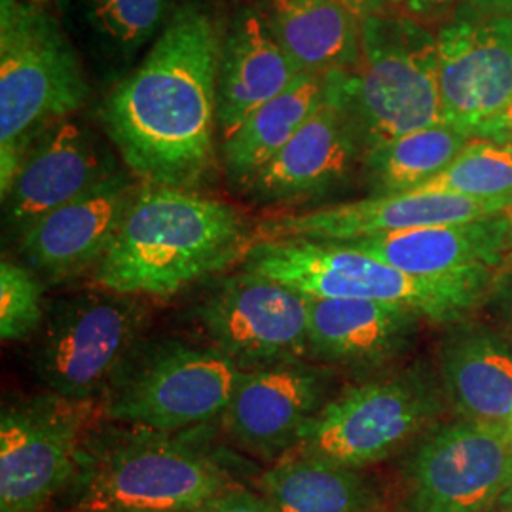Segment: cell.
<instances>
[{
  "instance_id": "6da1fadb",
  "label": "cell",
  "mask_w": 512,
  "mask_h": 512,
  "mask_svg": "<svg viewBox=\"0 0 512 512\" xmlns=\"http://www.w3.org/2000/svg\"><path fill=\"white\" fill-rule=\"evenodd\" d=\"M220 42L211 14L186 2L103 101L101 124L141 183L194 192L211 175Z\"/></svg>"
},
{
  "instance_id": "7a4b0ae2",
  "label": "cell",
  "mask_w": 512,
  "mask_h": 512,
  "mask_svg": "<svg viewBox=\"0 0 512 512\" xmlns=\"http://www.w3.org/2000/svg\"><path fill=\"white\" fill-rule=\"evenodd\" d=\"M256 226L230 203L143 184L95 283L137 298H171L226 272L255 245Z\"/></svg>"
},
{
  "instance_id": "3957f363",
  "label": "cell",
  "mask_w": 512,
  "mask_h": 512,
  "mask_svg": "<svg viewBox=\"0 0 512 512\" xmlns=\"http://www.w3.org/2000/svg\"><path fill=\"white\" fill-rule=\"evenodd\" d=\"M230 486L222 465L183 435L109 421L90 427L69 488L78 512H192Z\"/></svg>"
},
{
  "instance_id": "277c9868",
  "label": "cell",
  "mask_w": 512,
  "mask_h": 512,
  "mask_svg": "<svg viewBox=\"0 0 512 512\" xmlns=\"http://www.w3.org/2000/svg\"><path fill=\"white\" fill-rule=\"evenodd\" d=\"M325 99L348 118L363 150L442 122L437 33L397 12L361 21L359 59L325 74Z\"/></svg>"
},
{
  "instance_id": "5b68a950",
  "label": "cell",
  "mask_w": 512,
  "mask_h": 512,
  "mask_svg": "<svg viewBox=\"0 0 512 512\" xmlns=\"http://www.w3.org/2000/svg\"><path fill=\"white\" fill-rule=\"evenodd\" d=\"M88 82L59 21L29 0H0V192L38 137L84 107Z\"/></svg>"
},
{
  "instance_id": "8992f818",
  "label": "cell",
  "mask_w": 512,
  "mask_h": 512,
  "mask_svg": "<svg viewBox=\"0 0 512 512\" xmlns=\"http://www.w3.org/2000/svg\"><path fill=\"white\" fill-rule=\"evenodd\" d=\"M247 272L272 277L310 298H348L399 304L429 321L458 323L480 306L494 279L488 268L446 279L404 274L344 243L258 239L241 260Z\"/></svg>"
},
{
  "instance_id": "52a82bcc",
  "label": "cell",
  "mask_w": 512,
  "mask_h": 512,
  "mask_svg": "<svg viewBox=\"0 0 512 512\" xmlns=\"http://www.w3.org/2000/svg\"><path fill=\"white\" fill-rule=\"evenodd\" d=\"M245 372L213 346L141 342L101 395L99 412L112 423L181 433L220 418Z\"/></svg>"
},
{
  "instance_id": "ba28073f",
  "label": "cell",
  "mask_w": 512,
  "mask_h": 512,
  "mask_svg": "<svg viewBox=\"0 0 512 512\" xmlns=\"http://www.w3.org/2000/svg\"><path fill=\"white\" fill-rule=\"evenodd\" d=\"M444 399L439 374L425 365L353 385L319 410L293 454L365 469L427 431Z\"/></svg>"
},
{
  "instance_id": "9c48e42d",
  "label": "cell",
  "mask_w": 512,
  "mask_h": 512,
  "mask_svg": "<svg viewBox=\"0 0 512 512\" xmlns=\"http://www.w3.org/2000/svg\"><path fill=\"white\" fill-rule=\"evenodd\" d=\"M147 310L137 296L76 294L46 311L35 368L65 399L99 401L112 378L143 342Z\"/></svg>"
},
{
  "instance_id": "30bf717a",
  "label": "cell",
  "mask_w": 512,
  "mask_h": 512,
  "mask_svg": "<svg viewBox=\"0 0 512 512\" xmlns=\"http://www.w3.org/2000/svg\"><path fill=\"white\" fill-rule=\"evenodd\" d=\"M211 346L241 370L310 359L308 296L247 270L222 277L198 306Z\"/></svg>"
},
{
  "instance_id": "8fae6325",
  "label": "cell",
  "mask_w": 512,
  "mask_h": 512,
  "mask_svg": "<svg viewBox=\"0 0 512 512\" xmlns=\"http://www.w3.org/2000/svg\"><path fill=\"white\" fill-rule=\"evenodd\" d=\"M95 401L40 395L0 414V509H44L71 486Z\"/></svg>"
},
{
  "instance_id": "7c38bea8",
  "label": "cell",
  "mask_w": 512,
  "mask_h": 512,
  "mask_svg": "<svg viewBox=\"0 0 512 512\" xmlns=\"http://www.w3.org/2000/svg\"><path fill=\"white\" fill-rule=\"evenodd\" d=\"M511 467L509 431L465 420L431 429L406 465L404 512H486Z\"/></svg>"
},
{
  "instance_id": "4fadbf2b",
  "label": "cell",
  "mask_w": 512,
  "mask_h": 512,
  "mask_svg": "<svg viewBox=\"0 0 512 512\" xmlns=\"http://www.w3.org/2000/svg\"><path fill=\"white\" fill-rule=\"evenodd\" d=\"M442 122L473 137L512 95V16L458 8L437 31Z\"/></svg>"
},
{
  "instance_id": "5bb4252c",
  "label": "cell",
  "mask_w": 512,
  "mask_h": 512,
  "mask_svg": "<svg viewBox=\"0 0 512 512\" xmlns=\"http://www.w3.org/2000/svg\"><path fill=\"white\" fill-rule=\"evenodd\" d=\"M329 374L308 361L247 370L224 414L230 440L266 461L293 454L306 427L327 404Z\"/></svg>"
},
{
  "instance_id": "9a60e30c",
  "label": "cell",
  "mask_w": 512,
  "mask_h": 512,
  "mask_svg": "<svg viewBox=\"0 0 512 512\" xmlns=\"http://www.w3.org/2000/svg\"><path fill=\"white\" fill-rule=\"evenodd\" d=\"M143 183L120 169L92 190L38 219L19 236L25 266L50 281L84 274L109 253Z\"/></svg>"
},
{
  "instance_id": "2e32d148",
  "label": "cell",
  "mask_w": 512,
  "mask_h": 512,
  "mask_svg": "<svg viewBox=\"0 0 512 512\" xmlns=\"http://www.w3.org/2000/svg\"><path fill=\"white\" fill-rule=\"evenodd\" d=\"M507 213L494 203L442 192H404L287 213L256 224L258 239H310L344 243L412 228L458 224Z\"/></svg>"
},
{
  "instance_id": "e0dca14e",
  "label": "cell",
  "mask_w": 512,
  "mask_h": 512,
  "mask_svg": "<svg viewBox=\"0 0 512 512\" xmlns=\"http://www.w3.org/2000/svg\"><path fill=\"white\" fill-rule=\"evenodd\" d=\"M116 171L120 169L114 156L93 129L69 118L57 122L38 137L2 196L8 228L19 238L38 219L73 202Z\"/></svg>"
},
{
  "instance_id": "ac0fdd59",
  "label": "cell",
  "mask_w": 512,
  "mask_h": 512,
  "mask_svg": "<svg viewBox=\"0 0 512 512\" xmlns=\"http://www.w3.org/2000/svg\"><path fill=\"white\" fill-rule=\"evenodd\" d=\"M363 154L344 112L325 99L245 194L260 205H291L325 196L348 181Z\"/></svg>"
},
{
  "instance_id": "d6986e66",
  "label": "cell",
  "mask_w": 512,
  "mask_h": 512,
  "mask_svg": "<svg viewBox=\"0 0 512 512\" xmlns=\"http://www.w3.org/2000/svg\"><path fill=\"white\" fill-rule=\"evenodd\" d=\"M258 6L239 8L220 42L217 118L228 139L255 112L300 76Z\"/></svg>"
},
{
  "instance_id": "ffe728a7",
  "label": "cell",
  "mask_w": 512,
  "mask_h": 512,
  "mask_svg": "<svg viewBox=\"0 0 512 512\" xmlns=\"http://www.w3.org/2000/svg\"><path fill=\"white\" fill-rule=\"evenodd\" d=\"M310 359L340 366H380L412 346L425 317L376 300L310 298Z\"/></svg>"
},
{
  "instance_id": "44dd1931",
  "label": "cell",
  "mask_w": 512,
  "mask_h": 512,
  "mask_svg": "<svg viewBox=\"0 0 512 512\" xmlns=\"http://www.w3.org/2000/svg\"><path fill=\"white\" fill-rule=\"evenodd\" d=\"M509 236V213L488 219L412 228L395 234L344 241L404 274L446 279L503 264ZM334 243V241H332Z\"/></svg>"
},
{
  "instance_id": "7402d4cb",
  "label": "cell",
  "mask_w": 512,
  "mask_h": 512,
  "mask_svg": "<svg viewBox=\"0 0 512 512\" xmlns=\"http://www.w3.org/2000/svg\"><path fill=\"white\" fill-rule=\"evenodd\" d=\"M439 380L461 420L509 431L512 346L495 327L458 321L440 344Z\"/></svg>"
},
{
  "instance_id": "603a6c76",
  "label": "cell",
  "mask_w": 512,
  "mask_h": 512,
  "mask_svg": "<svg viewBox=\"0 0 512 512\" xmlns=\"http://www.w3.org/2000/svg\"><path fill=\"white\" fill-rule=\"evenodd\" d=\"M258 8L300 73L325 76L357 63L361 23L334 0H262Z\"/></svg>"
},
{
  "instance_id": "cb8c5ba5",
  "label": "cell",
  "mask_w": 512,
  "mask_h": 512,
  "mask_svg": "<svg viewBox=\"0 0 512 512\" xmlns=\"http://www.w3.org/2000/svg\"><path fill=\"white\" fill-rule=\"evenodd\" d=\"M325 93V76L300 74L285 92L255 110L224 139L220 156L230 186L245 192L256 175L323 107Z\"/></svg>"
},
{
  "instance_id": "d4e9b609",
  "label": "cell",
  "mask_w": 512,
  "mask_h": 512,
  "mask_svg": "<svg viewBox=\"0 0 512 512\" xmlns=\"http://www.w3.org/2000/svg\"><path fill=\"white\" fill-rule=\"evenodd\" d=\"M256 490L275 512H378L380 492L361 473L330 461L289 454L258 476Z\"/></svg>"
},
{
  "instance_id": "484cf974",
  "label": "cell",
  "mask_w": 512,
  "mask_h": 512,
  "mask_svg": "<svg viewBox=\"0 0 512 512\" xmlns=\"http://www.w3.org/2000/svg\"><path fill=\"white\" fill-rule=\"evenodd\" d=\"M175 12L173 0H67L78 37L114 67L131 65L158 40Z\"/></svg>"
},
{
  "instance_id": "4316f807",
  "label": "cell",
  "mask_w": 512,
  "mask_h": 512,
  "mask_svg": "<svg viewBox=\"0 0 512 512\" xmlns=\"http://www.w3.org/2000/svg\"><path fill=\"white\" fill-rule=\"evenodd\" d=\"M471 141V135L444 122L406 133L366 150L363 179L372 196L414 192L439 177Z\"/></svg>"
},
{
  "instance_id": "83f0119b",
  "label": "cell",
  "mask_w": 512,
  "mask_h": 512,
  "mask_svg": "<svg viewBox=\"0 0 512 512\" xmlns=\"http://www.w3.org/2000/svg\"><path fill=\"white\" fill-rule=\"evenodd\" d=\"M414 192H442L512 211V148L473 139L439 177Z\"/></svg>"
},
{
  "instance_id": "f1b7e54d",
  "label": "cell",
  "mask_w": 512,
  "mask_h": 512,
  "mask_svg": "<svg viewBox=\"0 0 512 512\" xmlns=\"http://www.w3.org/2000/svg\"><path fill=\"white\" fill-rule=\"evenodd\" d=\"M42 285L29 266L4 258L0 262V338L21 342L44 323Z\"/></svg>"
},
{
  "instance_id": "f546056e",
  "label": "cell",
  "mask_w": 512,
  "mask_h": 512,
  "mask_svg": "<svg viewBox=\"0 0 512 512\" xmlns=\"http://www.w3.org/2000/svg\"><path fill=\"white\" fill-rule=\"evenodd\" d=\"M192 512H275V509L258 490L255 492L234 484Z\"/></svg>"
},
{
  "instance_id": "4dcf8cb0",
  "label": "cell",
  "mask_w": 512,
  "mask_h": 512,
  "mask_svg": "<svg viewBox=\"0 0 512 512\" xmlns=\"http://www.w3.org/2000/svg\"><path fill=\"white\" fill-rule=\"evenodd\" d=\"M482 304L490 308L495 329L499 330L512 346V270H503L497 277L494 275Z\"/></svg>"
},
{
  "instance_id": "1f68e13d",
  "label": "cell",
  "mask_w": 512,
  "mask_h": 512,
  "mask_svg": "<svg viewBox=\"0 0 512 512\" xmlns=\"http://www.w3.org/2000/svg\"><path fill=\"white\" fill-rule=\"evenodd\" d=\"M463 0H391V12L418 19L429 25L440 18H448L450 12H458Z\"/></svg>"
},
{
  "instance_id": "d6a6232c",
  "label": "cell",
  "mask_w": 512,
  "mask_h": 512,
  "mask_svg": "<svg viewBox=\"0 0 512 512\" xmlns=\"http://www.w3.org/2000/svg\"><path fill=\"white\" fill-rule=\"evenodd\" d=\"M473 139H484L495 145L512 148V95L503 105V109L495 112L480 128L473 133Z\"/></svg>"
},
{
  "instance_id": "836d02e7",
  "label": "cell",
  "mask_w": 512,
  "mask_h": 512,
  "mask_svg": "<svg viewBox=\"0 0 512 512\" xmlns=\"http://www.w3.org/2000/svg\"><path fill=\"white\" fill-rule=\"evenodd\" d=\"M359 23L372 16H380L391 12V0H334Z\"/></svg>"
},
{
  "instance_id": "e575fe53",
  "label": "cell",
  "mask_w": 512,
  "mask_h": 512,
  "mask_svg": "<svg viewBox=\"0 0 512 512\" xmlns=\"http://www.w3.org/2000/svg\"><path fill=\"white\" fill-rule=\"evenodd\" d=\"M459 8L471 10L476 14L512 16V0H463V4Z\"/></svg>"
},
{
  "instance_id": "d590c367",
  "label": "cell",
  "mask_w": 512,
  "mask_h": 512,
  "mask_svg": "<svg viewBox=\"0 0 512 512\" xmlns=\"http://www.w3.org/2000/svg\"><path fill=\"white\" fill-rule=\"evenodd\" d=\"M497 503H499L501 512H512V467L511 475H509V480H507V486H505V490H503V494H501Z\"/></svg>"
},
{
  "instance_id": "8d00e7d4",
  "label": "cell",
  "mask_w": 512,
  "mask_h": 512,
  "mask_svg": "<svg viewBox=\"0 0 512 512\" xmlns=\"http://www.w3.org/2000/svg\"><path fill=\"white\" fill-rule=\"evenodd\" d=\"M503 270H512V211H509V236H507V249L501 264V272Z\"/></svg>"
},
{
  "instance_id": "74e56055",
  "label": "cell",
  "mask_w": 512,
  "mask_h": 512,
  "mask_svg": "<svg viewBox=\"0 0 512 512\" xmlns=\"http://www.w3.org/2000/svg\"><path fill=\"white\" fill-rule=\"evenodd\" d=\"M0 512H54L50 507L44 509H31V511H23V509H0Z\"/></svg>"
},
{
  "instance_id": "f35d334b",
  "label": "cell",
  "mask_w": 512,
  "mask_h": 512,
  "mask_svg": "<svg viewBox=\"0 0 512 512\" xmlns=\"http://www.w3.org/2000/svg\"><path fill=\"white\" fill-rule=\"evenodd\" d=\"M29 2H33V4H37V6H42V4H46V2H50V0H29Z\"/></svg>"
},
{
  "instance_id": "ab89813d",
  "label": "cell",
  "mask_w": 512,
  "mask_h": 512,
  "mask_svg": "<svg viewBox=\"0 0 512 512\" xmlns=\"http://www.w3.org/2000/svg\"><path fill=\"white\" fill-rule=\"evenodd\" d=\"M110 512H160V511H139V509H126V511H110Z\"/></svg>"
},
{
  "instance_id": "60d3db41",
  "label": "cell",
  "mask_w": 512,
  "mask_h": 512,
  "mask_svg": "<svg viewBox=\"0 0 512 512\" xmlns=\"http://www.w3.org/2000/svg\"><path fill=\"white\" fill-rule=\"evenodd\" d=\"M509 435H511V440H512V421H511V427H509Z\"/></svg>"
}]
</instances>
